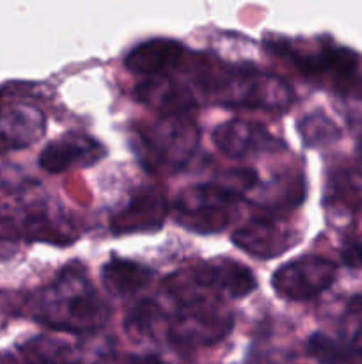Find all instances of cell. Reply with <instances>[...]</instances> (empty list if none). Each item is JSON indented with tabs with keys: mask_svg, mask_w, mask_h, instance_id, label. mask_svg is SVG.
<instances>
[{
	"mask_svg": "<svg viewBox=\"0 0 362 364\" xmlns=\"http://www.w3.org/2000/svg\"><path fill=\"white\" fill-rule=\"evenodd\" d=\"M162 318L163 309L160 308L158 302L144 299L130 309L126 327L135 336H153V334H156V327L162 322Z\"/></svg>",
	"mask_w": 362,
	"mask_h": 364,
	"instance_id": "obj_20",
	"label": "cell"
},
{
	"mask_svg": "<svg viewBox=\"0 0 362 364\" xmlns=\"http://www.w3.org/2000/svg\"><path fill=\"white\" fill-rule=\"evenodd\" d=\"M222 105L234 109L284 110L293 103V89L277 75L261 70H231L212 82Z\"/></svg>",
	"mask_w": 362,
	"mask_h": 364,
	"instance_id": "obj_3",
	"label": "cell"
},
{
	"mask_svg": "<svg viewBox=\"0 0 362 364\" xmlns=\"http://www.w3.org/2000/svg\"><path fill=\"white\" fill-rule=\"evenodd\" d=\"M183 53L185 48L180 41L155 38L131 48L124 57V66L131 73L160 77L176 68L183 60Z\"/></svg>",
	"mask_w": 362,
	"mask_h": 364,
	"instance_id": "obj_14",
	"label": "cell"
},
{
	"mask_svg": "<svg viewBox=\"0 0 362 364\" xmlns=\"http://www.w3.org/2000/svg\"><path fill=\"white\" fill-rule=\"evenodd\" d=\"M272 50L279 55L287 57L295 66L309 77H323L330 75L337 82H348L353 78L357 71L358 59L351 50L341 46H323L322 50L312 53H302L291 48L287 43H272Z\"/></svg>",
	"mask_w": 362,
	"mask_h": 364,
	"instance_id": "obj_10",
	"label": "cell"
},
{
	"mask_svg": "<svg viewBox=\"0 0 362 364\" xmlns=\"http://www.w3.org/2000/svg\"><path fill=\"white\" fill-rule=\"evenodd\" d=\"M123 364H167L163 359H160L158 355H130V358L124 359Z\"/></svg>",
	"mask_w": 362,
	"mask_h": 364,
	"instance_id": "obj_24",
	"label": "cell"
},
{
	"mask_svg": "<svg viewBox=\"0 0 362 364\" xmlns=\"http://www.w3.org/2000/svg\"><path fill=\"white\" fill-rule=\"evenodd\" d=\"M341 262L351 270L362 269V242L357 238H348L341 247Z\"/></svg>",
	"mask_w": 362,
	"mask_h": 364,
	"instance_id": "obj_22",
	"label": "cell"
},
{
	"mask_svg": "<svg viewBox=\"0 0 362 364\" xmlns=\"http://www.w3.org/2000/svg\"><path fill=\"white\" fill-rule=\"evenodd\" d=\"M153 279V270L138 262L110 258L102 267V283L114 297H128L144 290Z\"/></svg>",
	"mask_w": 362,
	"mask_h": 364,
	"instance_id": "obj_16",
	"label": "cell"
},
{
	"mask_svg": "<svg viewBox=\"0 0 362 364\" xmlns=\"http://www.w3.org/2000/svg\"><path fill=\"white\" fill-rule=\"evenodd\" d=\"M329 201L337 208L355 212L362 205V173L355 169H344L334 174L329 183Z\"/></svg>",
	"mask_w": 362,
	"mask_h": 364,
	"instance_id": "obj_18",
	"label": "cell"
},
{
	"mask_svg": "<svg viewBox=\"0 0 362 364\" xmlns=\"http://www.w3.org/2000/svg\"><path fill=\"white\" fill-rule=\"evenodd\" d=\"M233 329V316L204 301L181 306L167 327V338L176 347H206L219 343Z\"/></svg>",
	"mask_w": 362,
	"mask_h": 364,
	"instance_id": "obj_6",
	"label": "cell"
},
{
	"mask_svg": "<svg viewBox=\"0 0 362 364\" xmlns=\"http://www.w3.org/2000/svg\"><path fill=\"white\" fill-rule=\"evenodd\" d=\"M240 196L219 181L188 187L177 196L176 220L187 230L201 235L219 233L231 223L233 210Z\"/></svg>",
	"mask_w": 362,
	"mask_h": 364,
	"instance_id": "obj_4",
	"label": "cell"
},
{
	"mask_svg": "<svg viewBox=\"0 0 362 364\" xmlns=\"http://www.w3.org/2000/svg\"><path fill=\"white\" fill-rule=\"evenodd\" d=\"M103 301L82 269H64L35 299L34 318L50 329L67 334H94L110 318Z\"/></svg>",
	"mask_w": 362,
	"mask_h": 364,
	"instance_id": "obj_1",
	"label": "cell"
},
{
	"mask_svg": "<svg viewBox=\"0 0 362 364\" xmlns=\"http://www.w3.org/2000/svg\"><path fill=\"white\" fill-rule=\"evenodd\" d=\"M102 146L84 134H70L52 141L39 153V166L52 174L64 173L73 167H85L102 159Z\"/></svg>",
	"mask_w": 362,
	"mask_h": 364,
	"instance_id": "obj_13",
	"label": "cell"
},
{
	"mask_svg": "<svg viewBox=\"0 0 362 364\" xmlns=\"http://www.w3.org/2000/svg\"><path fill=\"white\" fill-rule=\"evenodd\" d=\"M233 244L241 251L261 259L277 258L297 245V237L275 220H251L233 233Z\"/></svg>",
	"mask_w": 362,
	"mask_h": 364,
	"instance_id": "obj_12",
	"label": "cell"
},
{
	"mask_svg": "<svg viewBox=\"0 0 362 364\" xmlns=\"http://www.w3.org/2000/svg\"><path fill=\"white\" fill-rule=\"evenodd\" d=\"M190 277L194 284H183V288H195V291L209 290L231 299H243L258 287V279L252 270L243 263L229 258H215L201 263L192 270Z\"/></svg>",
	"mask_w": 362,
	"mask_h": 364,
	"instance_id": "obj_8",
	"label": "cell"
},
{
	"mask_svg": "<svg viewBox=\"0 0 362 364\" xmlns=\"http://www.w3.org/2000/svg\"><path fill=\"white\" fill-rule=\"evenodd\" d=\"M135 96L142 103L162 110L163 116H183L195 107V98L187 87L165 75L151 77L137 85Z\"/></svg>",
	"mask_w": 362,
	"mask_h": 364,
	"instance_id": "obj_15",
	"label": "cell"
},
{
	"mask_svg": "<svg viewBox=\"0 0 362 364\" xmlns=\"http://www.w3.org/2000/svg\"><path fill=\"white\" fill-rule=\"evenodd\" d=\"M167 210L169 205L162 192L153 187L142 188L110 219V230L114 235L158 231L165 223Z\"/></svg>",
	"mask_w": 362,
	"mask_h": 364,
	"instance_id": "obj_11",
	"label": "cell"
},
{
	"mask_svg": "<svg viewBox=\"0 0 362 364\" xmlns=\"http://www.w3.org/2000/svg\"><path fill=\"white\" fill-rule=\"evenodd\" d=\"M0 124H2L4 141L18 148L31 144L45 132L43 114L28 105L7 109L6 112L0 114Z\"/></svg>",
	"mask_w": 362,
	"mask_h": 364,
	"instance_id": "obj_17",
	"label": "cell"
},
{
	"mask_svg": "<svg viewBox=\"0 0 362 364\" xmlns=\"http://www.w3.org/2000/svg\"><path fill=\"white\" fill-rule=\"evenodd\" d=\"M298 134L307 148H325L341 139V128L323 112H312L300 117L297 123Z\"/></svg>",
	"mask_w": 362,
	"mask_h": 364,
	"instance_id": "obj_19",
	"label": "cell"
},
{
	"mask_svg": "<svg viewBox=\"0 0 362 364\" xmlns=\"http://www.w3.org/2000/svg\"><path fill=\"white\" fill-rule=\"evenodd\" d=\"M0 364H13V363H9V361H4V359H0Z\"/></svg>",
	"mask_w": 362,
	"mask_h": 364,
	"instance_id": "obj_26",
	"label": "cell"
},
{
	"mask_svg": "<svg viewBox=\"0 0 362 364\" xmlns=\"http://www.w3.org/2000/svg\"><path fill=\"white\" fill-rule=\"evenodd\" d=\"M348 352V361H357L358 364H362V327H358L357 331L351 336L350 343L344 345Z\"/></svg>",
	"mask_w": 362,
	"mask_h": 364,
	"instance_id": "obj_23",
	"label": "cell"
},
{
	"mask_svg": "<svg viewBox=\"0 0 362 364\" xmlns=\"http://www.w3.org/2000/svg\"><path fill=\"white\" fill-rule=\"evenodd\" d=\"M348 311L362 313V295H353V297L348 301Z\"/></svg>",
	"mask_w": 362,
	"mask_h": 364,
	"instance_id": "obj_25",
	"label": "cell"
},
{
	"mask_svg": "<svg viewBox=\"0 0 362 364\" xmlns=\"http://www.w3.org/2000/svg\"><path fill=\"white\" fill-rule=\"evenodd\" d=\"M307 354L319 364H346L348 352L344 345L323 333H312L307 338Z\"/></svg>",
	"mask_w": 362,
	"mask_h": 364,
	"instance_id": "obj_21",
	"label": "cell"
},
{
	"mask_svg": "<svg viewBox=\"0 0 362 364\" xmlns=\"http://www.w3.org/2000/svg\"><path fill=\"white\" fill-rule=\"evenodd\" d=\"M361 146H362V139H361Z\"/></svg>",
	"mask_w": 362,
	"mask_h": 364,
	"instance_id": "obj_27",
	"label": "cell"
},
{
	"mask_svg": "<svg viewBox=\"0 0 362 364\" xmlns=\"http://www.w3.org/2000/svg\"><path fill=\"white\" fill-rule=\"evenodd\" d=\"M199 130L185 116H163L137 130V153L142 162L158 173H177L194 156Z\"/></svg>",
	"mask_w": 362,
	"mask_h": 364,
	"instance_id": "obj_2",
	"label": "cell"
},
{
	"mask_svg": "<svg viewBox=\"0 0 362 364\" xmlns=\"http://www.w3.org/2000/svg\"><path fill=\"white\" fill-rule=\"evenodd\" d=\"M94 334H71V338L38 336L21 347L27 364H102L109 358L105 341L92 340Z\"/></svg>",
	"mask_w": 362,
	"mask_h": 364,
	"instance_id": "obj_7",
	"label": "cell"
},
{
	"mask_svg": "<svg viewBox=\"0 0 362 364\" xmlns=\"http://www.w3.org/2000/svg\"><path fill=\"white\" fill-rule=\"evenodd\" d=\"M213 142L231 159H247L284 149V142L270 134L263 124L243 119H231L219 124L213 132Z\"/></svg>",
	"mask_w": 362,
	"mask_h": 364,
	"instance_id": "obj_9",
	"label": "cell"
},
{
	"mask_svg": "<svg viewBox=\"0 0 362 364\" xmlns=\"http://www.w3.org/2000/svg\"><path fill=\"white\" fill-rule=\"evenodd\" d=\"M336 276V263L307 255L280 265L272 276V288L286 301H311L329 290Z\"/></svg>",
	"mask_w": 362,
	"mask_h": 364,
	"instance_id": "obj_5",
	"label": "cell"
}]
</instances>
